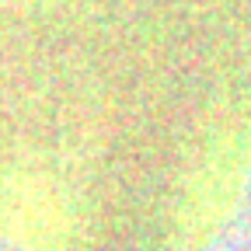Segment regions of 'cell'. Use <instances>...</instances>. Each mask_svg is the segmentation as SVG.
Masks as SVG:
<instances>
[{
    "label": "cell",
    "instance_id": "cell-2",
    "mask_svg": "<svg viewBox=\"0 0 251 251\" xmlns=\"http://www.w3.org/2000/svg\"><path fill=\"white\" fill-rule=\"evenodd\" d=\"M84 188L49 153L0 168V251H80Z\"/></svg>",
    "mask_w": 251,
    "mask_h": 251
},
{
    "label": "cell",
    "instance_id": "cell-1",
    "mask_svg": "<svg viewBox=\"0 0 251 251\" xmlns=\"http://www.w3.org/2000/svg\"><path fill=\"white\" fill-rule=\"evenodd\" d=\"M175 251H251V105L202 140L178 196Z\"/></svg>",
    "mask_w": 251,
    "mask_h": 251
}]
</instances>
